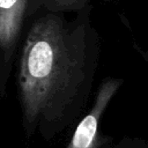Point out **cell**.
Instances as JSON below:
<instances>
[{"mask_svg": "<svg viewBox=\"0 0 148 148\" xmlns=\"http://www.w3.org/2000/svg\"><path fill=\"white\" fill-rule=\"evenodd\" d=\"M28 0H0V88L9 76L22 32Z\"/></svg>", "mask_w": 148, "mask_h": 148, "instance_id": "2", "label": "cell"}, {"mask_svg": "<svg viewBox=\"0 0 148 148\" xmlns=\"http://www.w3.org/2000/svg\"><path fill=\"white\" fill-rule=\"evenodd\" d=\"M99 52L90 7L75 17L59 12L36 17L24 37L16 73L27 117L60 113L84 99L95 79Z\"/></svg>", "mask_w": 148, "mask_h": 148, "instance_id": "1", "label": "cell"}, {"mask_svg": "<svg viewBox=\"0 0 148 148\" xmlns=\"http://www.w3.org/2000/svg\"><path fill=\"white\" fill-rule=\"evenodd\" d=\"M146 58H147V61H148V51H147V53H146Z\"/></svg>", "mask_w": 148, "mask_h": 148, "instance_id": "3", "label": "cell"}]
</instances>
